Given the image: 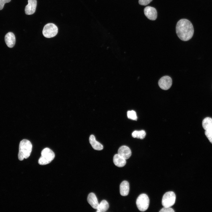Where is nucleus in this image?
<instances>
[{
	"mask_svg": "<svg viewBox=\"0 0 212 212\" xmlns=\"http://www.w3.org/2000/svg\"><path fill=\"white\" fill-rule=\"evenodd\" d=\"M176 33L182 40L187 41L192 37L194 33L193 25L191 22L186 19H182L177 22L176 27Z\"/></svg>",
	"mask_w": 212,
	"mask_h": 212,
	"instance_id": "f257e3e1",
	"label": "nucleus"
},
{
	"mask_svg": "<svg viewBox=\"0 0 212 212\" xmlns=\"http://www.w3.org/2000/svg\"><path fill=\"white\" fill-rule=\"evenodd\" d=\"M32 145L31 142L26 139L21 140L19 144L18 154L19 159L21 161L27 159L30 156L32 150Z\"/></svg>",
	"mask_w": 212,
	"mask_h": 212,
	"instance_id": "f03ea898",
	"label": "nucleus"
},
{
	"mask_svg": "<svg viewBox=\"0 0 212 212\" xmlns=\"http://www.w3.org/2000/svg\"><path fill=\"white\" fill-rule=\"evenodd\" d=\"M41 156L38 160L40 165H44L49 163L54 158V152L49 148L43 149L41 153Z\"/></svg>",
	"mask_w": 212,
	"mask_h": 212,
	"instance_id": "7ed1b4c3",
	"label": "nucleus"
},
{
	"mask_svg": "<svg viewBox=\"0 0 212 212\" xmlns=\"http://www.w3.org/2000/svg\"><path fill=\"white\" fill-rule=\"evenodd\" d=\"M136 203L140 211H145L148 209L149 204V199L148 196L145 193L140 194L137 199Z\"/></svg>",
	"mask_w": 212,
	"mask_h": 212,
	"instance_id": "20e7f679",
	"label": "nucleus"
},
{
	"mask_svg": "<svg viewBox=\"0 0 212 212\" xmlns=\"http://www.w3.org/2000/svg\"><path fill=\"white\" fill-rule=\"evenodd\" d=\"M58 31V28L53 23H48L44 27L42 34L45 37L50 38L55 36Z\"/></svg>",
	"mask_w": 212,
	"mask_h": 212,
	"instance_id": "39448f33",
	"label": "nucleus"
},
{
	"mask_svg": "<svg viewBox=\"0 0 212 212\" xmlns=\"http://www.w3.org/2000/svg\"><path fill=\"white\" fill-rule=\"evenodd\" d=\"M176 196L173 191H168L163 195L162 201L163 206L164 207H170L175 203Z\"/></svg>",
	"mask_w": 212,
	"mask_h": 212,
	"instance_id": "423d86ee",
	"label": "nucleus"
},
{
	"mask_svg": "<svg viewBox=\"0 0 212 212\" xmlns=\"http://www.w3.org/2000/svg\"><path fill=\"white\" fill-rule=\"evenodd\" d=\"M172 80L171 78L168 76H165L159 80L158 84L161 89L167 90L169 89L172 85Z\"/></svg>",
	"mask_w": 212,
	"mask_h": 212,
	"instance_id": "0eeeda50",
	"label": "nucleus"
},
{
	"mask_svg": "<svg viewBox=\"0 0 212 212\" xmlns=\"http://www.w3.org/2000/svg\"><path fill=\"white\" fill-rule=\"evenodd\" d=\"M144 13L146 17L151 20H155L157 17V11L155 9L150 6H147L144 9Z\"/></svg>",
	"mask_w": 212,
	"mask_h": 212,
	"instance_id": "6e6552de",
	"label": "nucleus"
},
{
	"mask_svg": "<svg viewBox=\"0 0 212 212\" xmlns=\"http://www.w3.org/2000/svg\"><path fill=\"white\" fill-rule=\"evenodd\" d=\"M37 4L36 0H28V4L25 9V14L27 15H31L35 12Z\"/></svg>",
	"mask_w": 212,
	"mask_h": 212,
	"instance_id": "1a4fd4ad",
	"label": "nucleus"
},
{
	"mask_svg": "<svg viewBox=\"0 0 212 212\" xmlns=\"http://www.w3.org/2000/svg\"><path fill=\"white\" fill-rule=\"evenodd\" d=\"M118 154L126 160L128 159L131 156V151L128 147L123 145L119 148L118 150Z\"/></svg>",
	"mask_w": 212,
	"mask_h": 212,
	"instance_id": "9d476101",
	"label": "nucleus"
},
{
	"mask_svg": "<svg viewBox=\"0 0 212 212\" xmlns=\"http://www.w3.org/2000/svg\"><path fill=\"white\" fill-rule=\"evenodd\" d=\"M5 41L7 46L9 48L13 47L15 45V37L14 34L11 32L7 33L5 36Z\"/></svg>",
	"mask_w": 212,
	"mask_h": 212,
	"instance_id": "9b49d317",
	"label": "nucleus"
},
{
	"mask_svg": "<svg viewBox=\"0 0 212 212\" xmlns=\"http://www.w3.org/2000/svg\"><path fill=\"white\" fill-rule=\"evenodd\" d=\"M87 201L93 208L97 209L99 204L97 197L94 193H91L88 194L87 198Z\"/></svg>",
	"mask_w": 212,
	"mask_h": 212,
	"instance_id": "f8f14e48",
	"label": "nucleus"
},
{
	"mask_svg": "<svg viewBox=\"0 0 212 212\" xmlns=\"http://www.w3.org/2000/svg\"><path fill=\"white\" fill-rule=\"evenodd\" d=\"M129 184L128 181L124 180L120 185V195L123 196H127L129 191Z\"/></svg>",
	"mask_w": 212,
	"mask_h": 212,
	"instance_id": "ddd939ff",
	"label": "nucleus"
},
{
	"mask_svg": "<svg viewBox=\"0 0 212 212\" xmlns=\"http://www.w3.org/2000/svg\"><path fill=\"white\" fill-rule=\"evenodd\" d=\"M89 142L93 148L96 150H100L103 149V146L99 142L96 140L95 136L92 135L89 138Z\"/></svg>",
	"mask_w": 212,
	"mask_h": 212,
	"instance_id": "4468645a",
	"label": "nucleus"
},
{
	"mask_svg": "<svg viewBox=\"0 0 212 212\" xmlns=\"http://www.w3.org/2000/svg\"><path fill=\"white\" fill-rule=\"evenodd\" d=\"M113 161L115 165L119 167H123L126 164V160L118 154L114 155Z\"/></svg>",
	"mask_w": 212,
	"mask_h": 212,
	"instance_id": "2eb2a0df",
	"label": "nucleus"
},
{
	"mask_svg": "<svg viewBox=\"0 0 212 212\" xmlns=\"http://www.w3.org/2000/svg\"><path fill=\"white\" fill-rule=\"evenodd\" d=\"M202 126L205 130L212 131V118L210 117L205 118L202 121Z\"/></svg>",
	"mask_w": 212,
	"mask_h": 212,
	"instance_id": "dca6fc26",
	"label": "nucleus"
},
{
	"mask_svg": "<svg viewBox=\"0 0 212 212\" xmlns=\"http://www.w3.org/2000/svg\"><path fill=\"white\" fill-rule=\"evenodd\" d=\"M109 205L107 202L105 200H102L99 204L97 209V212H105L108 209Z\"/></svg>",
	"mask_w": 212,
	"mask_h": 212,
	"instance_id": "f3484780",
	"label": "nucleus"
},
{
	"mask_svg": "<svg viewBox=\"0 0 212 212\" xmlns=\"http://www.w3.org/2000/svg\"><path fill=\"white\" fill-rule=\"evenodd\" d=\"M146 132L143 130L140 131L135 130L132 133V135L133 137L143 139L146 135Z\"/></svg>",
	"mask_w": 212,
	"mask_h": 212,
	"instance_id": "a211bd4d",
	"label": "nucleus"
},
{
	"mask_svg": "<svg viewBox=\"0 0 212 212\" xmlns=\"http://www.w3.org/2000/svg\"><path fill=\"white\" fill-rule=\"evenodd\" d=\"M127 116L128 118L133 120H137V117L136 112L133 110L128 111L127 112Z\"/></svg>",
	"mask_w": 212,
	"mask_h": 212,
	"instance_id": "6ab92c4d",
	"label": "nucleus"
},
{
	"mask_svg": "<svg viewBox=\"0 0 212 212\" xmlns=\"http://www.w3.org/2000/svg\"><path fill=\"white\" fill-rule=\"evenodd\" d=\"M205 133L210 142L212 144V131L205 130Z\"/></svg>",
	"mask_w": 212,
	"mask_h": 212,
	"instance_id": "aec40b11",
	"label": "nucleus"
},
{
	"mask_svg": "<svg viewBox=\"0 0 212 212\" xmlns=\"http://www.w3.org/2000/svg\"><path fill=\"white\" fill-rule=\"evenodd\" d=\"M173 209L170 207H164L159 212H174Z\"/></svg>",
	"mask_w": 212,
	"mask_h": 212,
	"instance_id": "412c9836",
	"label": "nucleus"
},
{
	"mask_svg": "<svg viewBox=\"0 0 212 212\" xmlns=\"http://www.w3.org/2000/svg\"><path fill=\"white\" fill-rule=\"evenodd\" d=\"M153 0H139V3L141 5L145 6L149 4Z\"/></svg>",
	"mask_w": 212,
	"mask_h": 212,
	"instance_id": "4be33fe9",
	"label": "nucleus"
},
{
	"mask_svg": "<svg viewBox=\"0 0 212 212\" xmlns=\"http://www.w3.org/2000/svg\"><path fill=\"white\" fill-rule=\"evenodd\" d=\"M11 0H0V10H2L5 4L10 2Z\"/></svg>",
	"mask_w": 212,
	"mask_h": 212,
	"instance_id": "5701e85b",
	"label": "nucleus"
}]
</instances>
